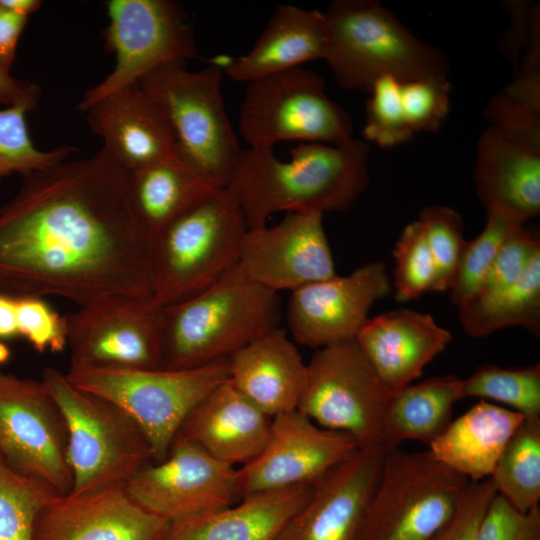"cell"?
Masks as SVG:
<instances>
[{
  "mask_svg": "<svg viewBox=\"0 0 540 540\" xmlns=\"http://www.w3.org/2000/svg\"><path fill=\"white\" fill-rule=\"evenodd\" d=\"M129 181L102 148L23 176L0 208V295L79 307L152 298L150 240L132 213Z\"/></svg>",
  "mask_w": 540,
  "mask_h": 540,
  "instance_id": "1",
  "label": "cell"
},
{
  "mask_svg": "<svg viewBox=\"0 0 540 540\" xmlns=\"http://www.w3.org/2000/svg\"><path fill=\"white\" fill-rule=\"evenodd\" d=\"M369 146L352 138L344 144L300 143L290 159L273 148L243 149L228 188L248 228L266 225L274 213L343 211L369 184Z\"/></svg>",
  "mask_w": 540,
  "mask_h": 540,
  "instance_id": "2",
  "label": "cell"
},
{
  "mask_svg": "<svg viewBox=\"0 0 540 540\" xmlns=\"http://www.w3.org/2000/svg\"><path fill=\"white\" fill-rule=\"evenodd\" d=\"M278 293L247 279L236 264L201 292L163 307L162 365L190 369L229 359L280 328Z\"/></svg>",
  "mask_w": 540,
  "mask_h": 540,
  "instance_id": "3",
  "label": "cell"
},
{
  "mask_svg": "<svg viewBox=\"0 0 540 540\" xmlns=\"http://www.w3.org/2000/svg\"><path fill=\"white\" fill-rule=\"evenodd\" d=\"M324 59L337 84L370 93L379 79L447 80L446 55L418 39L377 0H335L324 12Z\"/></svg>",
  "mask_w": 540,
  "mask_h": 540,
  "instance_id": "4",
  "label": "cell"
},
{
  "mask_svg": "<svg viewBox=\"0 0 540 540\" xmlns=\"http://www.w3.org/2000/svg\"><path fill=\"white\" fill-rule=\"evenodd\" d=\"M247 229L232 192L213 189L150 240L152 300L167 307L214 284L237 264Z\"/></svg>",
  "mask_w": 540,
  "mask_h": 540,
  "instance_id": "5",
  "label": "cell"
},
{
  "mask_svg": "<svg viewBox=\"0 0 540 540\" xmlns=\"http://www.w3.org/2000/svg\"><path fill=\"white\" fill-rule=\"evenodd\" d=\"M217 65H163L137 84L169 123L177 155L216 187H227L243 149L226 113Z\"/></svg>",
  "mask_w": 540,
  "mask_h": 540,
  "instance_id": "6",
  "label": "cell"
},
{
  "mask_svg": "<svg viewBox=\"0 0 540 540\" xmlns=\"http://www.w3.org/2000/svg\"><path fill=\"white\" fill-rule=\"evenodd\" d=\"M41 380L58 404L67 428L70 493L126 483L153 462L151 446L134 420L110 401L74 386L56 368Z\"/></svg>",
  "mask_w": 540,
  "mask_h": 540,
  "instance_id": "7",
  "label": "cell"
},
{
  "mask_svg": "<svg viewBox=\"0 0 540 540\" xmlns=\"http://www.w3.org/2000/svg\"><path fill=\"white\" fill-rule=\"evenodd\" d=\"M65 374L74 386L129 415L146 436L153 462H159L193 408L228 379V359L179 370L71 365Z\"/></svg>",
  "mask_w": 540,
  "mask_h": 540,
  "instance_id": "8",
  "label": "cell"
},
{
  "mask_svg": "<svg viewBox=\"0 0 540 540\" xmlns=\"http://www.w3.org/2000/svg\"><path fill=\"white\" fill-rule=\"evenodd\" d=\"M469 482L428 451L385 452L361 540H431Z\"/></svg>",
  "mask_w": 540,
  "mask_h": 540,
  "instance_id": "9",
  "label": "cell"
},
{
  "mask_svg": "<svg viewBox=\"0 0 540 540\" xmlns=\"http://www.w3.org/2000/svg\"><path fill=\"white\" fill-rule=\"evenodd\" d=\"M238 123L249 148L292 140L339 145L353 138L349 114L327 96L324 80L302 66L248 82Z\"/></svg>",
  "mask_w": 540,
  "mask_h": 540,
  "instance_id": "10",
  "label": "cell"
},
{
  "mask_svg": "<svg viewBox=\"0 0 540 540\" xmlns=\"http://www.w3.org/2000/svg\"><path fill=\"white\" fill-rule=\"evenodd\" d=\"M489 127L477 144L473 179L487 212L522 223L540 212V112L502 92L486 109Z\"/></svg>",
  "mask_w": 540,
  "mask_h": 540,
  "instance_id": "11",
  "label": "cell"
},
{
  "mask_svg": "<svg viewBox=\"0 0 540 540\" xmlns=\"http://www.w3.org/2000/svg\"><path fill=\"white\" fill-rule=\"evenodd\" d=\"M105 6L109 18L105 45L115 56V66L86 91L77 105L82 112L163 65L185 64L197 56L193 29L179 3L109 0Z\"/></svg>",
  "mask_w": 540,
  "mask_h": 540,
  "instance_id": "12",
  "label": "cell"
},
{
  "mask_svg": "<svg viewBox=\"0 0 540 540\" xmlns=\"http://www.w3.org/2000/svg\"><path fill=\"white\" fill-rule=\"evenodd\" d=\"M391 393L355 340L316 349L297 410L318 426L349 434L359 449L382 446Z\"/></svg>",
  "mask_w": 540,
  "mask_h": 540,
  "instance_id": "13",
  "label": "cell"
},
{
  "mask_svg": "<svg viewBox=\"0 0 540 540\" xmlns=\"http://www.w3.org/2000/svg\"><path fill=\"white\" fill-rule=\"evenodd\" d=\"M0 453L15 469L58 494L71 492L66 423L41 379L0 369Z\"/></svg>",
  "mask_w": 540,
  "mask_h": 540,
  "instance_id": "14",
  "label": "cell"
},
{
  "mask_svg": "<svg viewBox=\"0 0 540 540\" xmlns=\"http://www.w3.org/2000/svg\"><path fill=\"white\" fill-rule=\"evenodd\" d=\"M64 316L71 365L161 368L163 307L152 298L79 307Z\"/></svg>",
  "mask_w": 540,
  "mask_h": 540,
  "instance_id": "15",
  "label": "cell"
},
{
  "mask_svg": "<svg viewBox=\"0 0 540 540\" xmlns=\"http://www.w3.org/2000/svg\"><path fill=\"white\" fill-rule=\"evenodd\" d=\"M358 449L349 434L322 428L298 410L279 414L262 451L237 468L239 497L314 485Z\"/></svg>",
  "mask_w": 540,
  "mask_h": 540,
  "instance_id": "16",
  "label": "cell"
},
{
  "mask_svg": "<svg viewBox=\"0 0 540 540\" xmlns=\"http://www.w3.org/2000/svg\"><path fill=\"white\" fill-rule=\"evenodd\" d=\"M140 505L168 522L228 507L240 500L237 467L174 440L167 456L140 469L125 485Z\"/></svg>",
  "mask_w": 540,
  "mask_h": 540,
  "instance_id": "17",
  "label": "cell"
},
{
  "mask_svg": "<svg viewBox=\"0 0 540 540\" xmlns=\"http://www.w3.org/2000/svg\"><path fill=\"white\" fill-rule=\"evenodd\" d=\"M323 214L287 213L276 225L248 228L237 265L250 281L278 293L336 275Z\"/></svg>",
  "mask_w": 540,
  "mask_h": 540,
  "instance_id": "18",
  "label": "cell"
},
{
  "mask_svg": "<svg viewBox=\"0 0 540 540\" xmlns=\"http://www.w3.org/2000/svg\"><path fill=\"white\" fill-rule=\"evenodd\" d=\"M390 290L386 265L379 261L309 284L291 292L288 329L297 343L315 350L355 340L373 303Z\"/></svg>",
  "mask_w": 540,
  "mask_h": 540,
  "instance_id": "19",
  "label": "cell"
},
{
  "mask_svg": "<svg viewBox=\"0 0 540 540\" xmlns=\"http://www.w3.org/2000/svg\"><path fill=\"white\" fill-rule=\"evenodd\" d=\"M386 450L358 449L317 483L276 540H361Z\"/></svg>",
  "mask_w": 540,
  "mask_h": 540,
  "instance_id": "20",
  "label": "cell"
},
{
  "mask_svg": "<svg viewBox=\"0 0 540 540\" xmlns=\"http://www.w3.org/2000/svg\"><path fill=\"white\" fill-rule=\"evenodd\" d=\"M168 525L115 485L56 495L38 515L33 540H162Z\"/></svg>",
  "mask_w": 540,
  "mask_h": 540,
  "instance_id": "21",
  "label": "cell"
},
{
  "mask_svg": "<svg viewBox=\"0 0 540 540\" xmlns=\"http://www.w3.org/2000/svg\"><path fill=\"white\" fill-rule=\"evenodd\" d=\"M86 113L102 149L130 173L178 156L169 123L138 84L102 98Z\"/></svg>",
  "mask_w": 540,
  "mask_h": 540,
  "instance_id": "22",
  "label": "cell"
},
{
  "mask_svg": "<svg viewBox=\"0 0 540 540\" xmlns=\"http://www.w3.org/2000/svg\"><path fill=\"white\" fill-rule=\"evenodd\" d=\"M451 339L431 315L397 309L369 318L355 342L383 385L396 393L418 379Z\"/></svg>",
  "mask_w": 540,
  "mask_h": 540,
  "instance_id": "23",
  "label": "cell"
},
{
  "mask_svg": "<svg viewBox=\"0 0 540 540\" xmlns=\"http://www.w3.org/2000/svg\"><path fill=\"white\" fill-rule=\"evenodd\" d=\"M272 418L227 379L189 413L174 440L189 442L214 459L244 465L266 445Z\"/></svg>",
  "mask_w": 540,
  "mask_h": 540,
  "instance_id": "24",
  "label": "cell"
},
{
  "mask_svg": "<svg viewBox=\"0 0 540 540\" xmlns=\"http://www.w3.org/2000/svg\"><path fill=\"white\" fill-rule=\"evenodd\" d=\"M307 374L294 343L278 328L228 359L229 382L271 418L297 410Z\"/></svg>",
  "mask_w": 540,
  "mask_h": 540,
  "instance_id": "25",
  "label": "cell"
},
{
  "mask_svg": "<svg viewBox=\"0 0 540 540\" xmlns=\"http://www.w3.org/2000/svg\"><path fill=\"white\" fill-rule=\"evenodd\" d=\"M327 27L324 12L291 4L280 5L252 48L232 60L225 74L239 82L250 81L324 59Z\"/></svg>",
  "mask_w": 540,
  "mask_h": 540,
  "instance_id": "26",
  "label": "cell"
},
{
  "mask_svg": "<svg viewBox=\"0 0 540 540\" xmlns=\"http://www.w3.org/2000/svg\"><path fill=\"white\" fill-rule=\"evenodd\" d=\"M313 485L263 492L208 513L169 522L162 540H276Z\"/></svg>",
  "mask_w": 540,
  "mask_h": 540,
  "instance_id": "27",
  "label": "cell"
},
{
  "mask_svg": "<svg viewBox=\"0 0 540 540\" xmlns=\"http://www.w3.org/2000/svg\"><path fill=\"white\" fill-rule=\"evenodd\" d=\"M523 419L519 412L480 400L452 420L428 451L470 482L488 479Z\"/></svg>",
  "mask_w": 540,
  "mask_h": 540,
  "instance_id": "28",
  "label": "cell"
},
{
  "mask_svg": "<svg viewBox=\"0 0 540 540\" xmlns=\"http://www.w3.org/2000/svg\"><path fill=\"white\" fill-rule=\"evenodd\" d=\"M463 398V380L452 374L431 377L393 393L383 417V448L395 449L409 440L429 445L451 423L453 407Z\"/></svg>",
  "mask_w": 540,
  "mask_h": 540,
  "instance_id": "29",
  "label": "cell"
},
{
  "mask_svg": "<svg viewBox=\"0 0 540 540\" xmlns=\"http://www.w3.org/2000/svg\"><path fill=\"white\" fill-rule=\"evenodd\" d=\"M215 188L220 187L177 156L130 173L129 201L138 226L151 240Z\"/></svg>",
  "mask_w": 540,
  "mask_h": 540,
  "instance_id": "30",
  "label": "cell"
},
{
  "mask_svg": "<svg viewBox=\"0 0 540 540\" xmlns=\"http://www.w3.org/2000/svg\"><path fill=\"white\" fill-rule=\"evenodd\" d=\"M467 335L482 338L508 327L540 332V254L511 287L485 298H472L458 308Z\"/></svg>",
  "mask_w": 540,
  "mask_h": 540,
  "instance_id": "31",
  "label": "cell"
},
{
  "mask_svg": "<svg viewBox=\"0 0 540 540\" xmlns=\"http://www.w3.org/2000/svg\"><path fill=\"white\" fill-rule=\"evenodd\" d=\"M490 479L496 493L520 512L539 507L540 417L523 419Z\"/></svg>",
  "mask_w": 540,
  "mask_h": 540,
  "instance_id": "32",
  "label": "cell"
},
{
  "mask_svg": "<svg viewBox=\"0 0 540 540\" xmlns=\"http://www.w3.org/2000/svg\"><path fill=\"white\" fill-rule=\"evenodd\" d=\"M58 493L15 469L0 453V540H33L38 515Z\"/></svg>",
  "mask_w": 540,
  "mask_h": 540,
  "instance_id": "33",
  "label": "cell"
},
{
  "mask_svg": "<svg viewBox=\"0 0 540 540\" xmlns=\"http://www.w3.org/2000/svg\"><path fill=\"white\" fill-rule=\"evenodd\" d=\"M463 395L503 403L524 418L540 417V364L517 369L480 365L463 380Z\"/></svg>",
  "mask_w": 540,
  "mask_h": 540,
  "instance_id": "34",
  "label": "cell"
},
{
  "mask_svg": "<svg viewBox=\"0 0 540 540\" xmlns=\"http://www.w3.org/2000/svg\"><path fill=\"white\" fill-rule=\"evenodd\" d=\"M522 226L508 215L487 212L482 232L466 241L450 287L451 300L458 308L475 296L504 242Z\"/></svg>",
  "mask_w": 540,
  "mask_h": 540,
  "instance_id": "35",
  "label": "cell"
},
{
  "mask_svg": "<svg viewBox=\"0 0 540 540\" xmlns=\"http://www.w3.org/2000/svg\"><path fill=\"white\" fill-rule=\"evenodd\" d=\"M34 110L27 104L0 110V182L13 173L22 177L68 159L77 149L60 146L52 150L38 149L29 134L26 114Z\"/></svg>",
  "mask_w": 540,
  "mask_h": 540,
  "instance_id": "36",
  "label": "cell"
},
{
  "mask_svg": "<svg viewBox=\"0 0 540 540\" xmlns=\"http://www.w3.org/2000/svg\"><path fill=\"white\" fill-rule=\"evenodd\" d=\"M418 221L435 265L434 291L450 289L466 244L463 220L452 208L433 205L420 212Z\"/></svg>",
  "mask_w": 540,
  "mask_h": 540,
  "instance_id": "37",
  "label": "cell"
},
{
  "mask_svg": "<svg viewBox=\"0 0 540 540\" xmlns=\"http://www.w3.org/2000/svg\"><path fill=\"white\" fill-rule=\"evenodd\" d=\"M394 286L402 301L434 291L436 270L422 226L418 220L401 232L394 249Z\"/></svg>",
  "mask_w": 540,
  "mask_h": 540,
  "instance_id": "38",
  "label": "cell"
},
{
  "mask_svg": "<svg viewBox=\"0 0 540 540\" xmlns=\"http://www.w3.org/2000/svg\"><path fill=\"white\" fill-rule=\"evenodd\" d=\"M369 94L363 128L365 141L383 148L410 141L414 136L403 116L401 81L391 77L379 79Z\"/></svg>",
  "mask_w": 540,
  "mask_h": 540,
  "instance_id": "39",
  "label": "cell"
},
{
  "mask_svg": "<svg viewBox=\"0 0 540 540\" xmlns=\"http://www.w3.org/2000/svg\"><path fill=\"white\" fill-rule=\"evenodd\" d=\"M539 254V236L524 226L518 228L502 245L473 298H485L511 287Z\"/></svg>",
  "mask_w": 540,
  "mask_h": 540,
  "instance_id": "40",
  "label": "cell"
},
{
  "mask_svg": "<svg viewBox=\"0 0 540 540\" xmlns=\"http://www.w3.org/2000/svg\"><path fill=\"white\" fill-rule=\"evenodd\" d=\"M403 116L410 132H434L447 117L450 83L447 80L401 81Z\"/></svg>",
  "mask_w": 540,
  "mask_h": 540,
  "instance_id": "41",
  "label": "cell"
},
{
  "mask_svg": "<svg viewBox=\"0 0 540 540\" xmlns=\"http://www.w3.org/2000/svg\"><path fill=\"white\" fill-rule=\"evenodd\" d=\"M18 336L39 353L60 352L67 346L65 316L44 298H16Z\"/></svg>",
  "mask_w": 540,
  "mask_h": 540,
  "instance_id": "42",
  "label": "cell"
},
{
  "mask_svg": "<svg viewBox=\"0 0 540 540\" xmlns=\"http://www.w3.org/2000/svg\"><path fill=\"white\" fill-rule=\"evenodd\" d=\"M476 540H540V507L520 512L496 494L483 515Z\"/></svg>",
  "mask_w": 540,
  "mask_h": 540,
  "instance_id": "43",
  "label": "cell"
},
{
  "mask_svg": "<svg viewBox=\"0 0 540 540\" xmlns=\"http://www.w3.org/2000/svg\"><path fill=\"white\" fill-rule=\"evenodd\" d=\"M496 494L490 478L469 481L453 515L431 540H476L483 515Z\"/></svg>",
  "mask_w": 540,
  "mask_h": 540,
  "instance_id": "44",
  "label": "cell"
},
{
  "mask_svg": "<svg viewBox=\"0 0 540 540\" xmlns=\"http://www.w3.org/2000/svg\"><path fill=\"white\" fill-rule=\"evenodd\" d=\"M527 51L523 56L517 75L502 92L511 101L533 111L540 112V18L535 10Z\"/></svg>",
  "mask_w": 540,
  "mask_h": 540,
  "instance_id": "45",
  "label": "cell"
},
{
  "mask_svg": "<svg viewBox=\"0 0 540 540\" xmlns=\"http://www.w3.org/2000/svg\"><path fill=\"white\" fill-rule=\"evenodd\" d=\"M537 7L529 2L522 1H513L508 4L512 26L502 38L499 46L507 58L513 63L515 70L519 64L521 50L528 45L533 16Z\"/></svg>",
  "mask_w": 540,
  "mask_h": 540,
  "instance_id": "46",
  "label": "cell"
},
{
  "mask_svg": "<svg viewBox=\"0 0 540 540\" xmlns=\"http://www.w3.org/2000/svg\"><path fill=\"white\" fill-rule=\"evenodd\" d=\"M41 89L37 84L23 82L11 76L10 69L0 62V104H27L36 109Z\"/></svg>",
  "mask_w": 540,
  "mask_h": 540,
  "instance_id": "47",
  "label": "cell"
},
{
  "mask_svg": "<svg viewBox=\"0 0 540 540\" xmlns=\"http://www.w3.org/2000/svg\"><path fill=\"white\" fill-rule=\"evenodd\" d=\"M27 17L15 14L0 4V62L11 69L16 48Z\"/></svg>",
  "mask_w": 540,
  "mask_h": 540,
  "instance_id": "48",
  "label": "cell"
},
{
  "mask_svg": "<svg viewBox=\"0 0 540 540\" xmlns=\"http://www.w3.org/2000/svg\"><path fill=\"white\" fill-rule=\"evenodd\" d=\"M16 301L14 297L0 295V341L19 337Z\"/></svg>",
  "mask_w": 540,
  "mask_h": 540,
  "instance_id": "49",
  "label": "cell"
},
{
  "mask_svg": "<svg viewBox=\"0 0 540 540\" xmlns=\"http://www.w3.org/2000/svg\"><path fill=\"white\" fill-rule=\"evenodd\" d=\"M0 4L11 12L28 18L38 11L43 3L40 0H0Z\"/></svg>",
  "mask_w": 540,
  "mask_h": 540,
  "instance_id": "50",
  "label": "cell"
},
{
  "mask_svg": "<svg viewBox=\"0 0 540 540\" xmlns=\"http://www.w3.org/2000/svg\"><path fill=\"white\" fill-rule=\"evenodd\" d=\"M11 356L9 347L4 341H0V365L6 363Z\"/></svg>",
  "mask_w": 540,
  "mask_h": 540,
  "instance_id": "51",
  "label": "cell"
}]
</instances>
